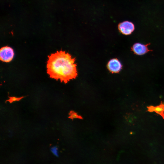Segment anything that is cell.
<instances>
[{
	"instance_id": "6",
	"label": "cell",
	"mask_w": 164,
	"mask_h": 164,
	"mask_svg": "<svg viewBox=\"0 0 164 164\" xmlns=\"http://www.w3.org/2000/svg\"><path fill=\"white\" fill-rule=\"evenodd\" d=\"M151 111H155L160 114H163L164 112V106L161 105L156 107H150L149 108Z\"/></svg>"
},
{
	"instance_id": "2",
	"label": "cell",
	"mask_w": 164,
	"mask_h": 164,
	"mask_svg": "<svg viewBox=\"0 0 164 164\" xmlns=\"http://www.w3.org/2000/svg\"><path fill=\"white\" fill-rule=\"evenodd\" d=\"M14 55V51L12 48L5 46L1 48L0 58L2 61L7 63L10 62L13 59Z\"/></svg>"
},
{
	"instance_id": "7",
	"label": "cell",
	"mask_w": 164,
	"mask_h": 164,
	"mask_svg": "<svg viewBox=\"0 0 164 164\" xmlns=\"http://www.w3.org/2000/svg\"><path fill=\"white\" fill-rule=\"evenodd\" d=\"M9 97V99L6 100L5 101V102H6L7 101H9L11 103L14 101H19L24 97Z\"/></svg>"
},
{
	"instance_id": "5",
	"label": "cell",
	"mask_w": 164,
	"mask_h": 164,
	"mask_svg": "<svg viewBox=\"0 0 164 164\" xmlns=\"http://www.w3.org/2000/svg\"><path fill=\"white\" fill-rule=\"evenodd\" d=\"M134 53L138 55H142L146 53L148 51L147 46L141 43L135 44L132 48Z\"/></svg>"
},
{
	"instance_id": "4",
	"label": "cell",
	"mask_w": 164,
	"mask_h": 164,
	"mask_svg": "<svg viewBox=\"0 0 164 164\" xmlns=\"http://www.w3.org/2000/svg\"><path fill=\"white\" fill-rule=\"evenodd\" d=\"M107 67L111 73H118L121 69L122 65L117 59L113 58L109 61L107 64Z\"/></svg>"
},
{
	"instance_id": "3",
	"label": "cell",
	"mask_w": 164,
	"mask_h": 164,
	"mask_svg": "<svg viewBox=\"0 0 164 164\" xmlns=\"http://www.w3.org/2000/svg\"><path fill=\"white\" fill-rule=\"evenodd\" d=\"M118 29L121 33L125 35H129L134 31V26L132 22L125 21L118 25Z\"/></svg>"
},
{
	"instance_id": "8",
	"label": "cell",
	"mask_w": 164,
	"mask_h": 164,
	"mask_svg": "<svg viewBox=\"0 0 164 164\" xmlns=\"http://www.w3.org/2000/svg\"><path fill=\"white\" fill-rule=\"evenodd\" d=\"M50 150L51 152L54 155L57 157L59 156L58 149L57 146H55L51 147Z\"/></svg>"
},
{
	"instance_id": "1",
	"label": "cell",
	"mask_w": 164,
	"mask_h": 164,
	"mask_svg": "<svg viewBox=\"0 0 164 164\" xmlns=\"http://www.w3.org/2000/svg\"><path fill=\"white\" fill-rule=\"evenodd\" d=\"M75 58L70 54L61 50L48 56L46 68L50 77L65 84L77 76V64Z\"/></svg>"
},
{
	"instance_id": "9",
	"label": "cell",
	"mask_w": 164,
	"mask_h": 164,
	"mask_svg": "<svg viewBox=\"0 0 164 164\" xmlns=\"http://www.w3.org/2000/svg\"><path fill=\"white\" fill-rule=\"evenodd\" d=\"M70 116L69 118L71 119H73L74 118H80V116L78 115L74 111H71L69 114Z\"/></svg>"
}]
</instances>
